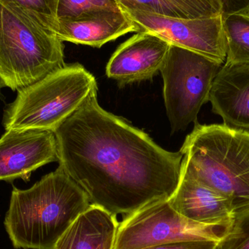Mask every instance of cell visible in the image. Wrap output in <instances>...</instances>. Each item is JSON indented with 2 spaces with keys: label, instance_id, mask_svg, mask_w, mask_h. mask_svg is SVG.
Returning a JSON list of instances; mask_svg holds the SVG:
<instances>
[{
  "label": "cell",
  "instance_id": "22",
  "mask_svg": "<svg viewBox=\"0 0 249 249\" xmlns=\"http://www.w3.org/2000/svg\"><path fill=\"white\" fill-rule=\"evenodd\" d=\"M6 87L5 84H4V81H3L1 77H0V90H1V89L3 88Z\"/></svg>",
  "mask_w": 249,
  "mask_h": 249
},
{
  "label": "cell",
  "instance_id": "7",
  "mask_svg": "<svg viewBox=\"0 0 249 249\" xmlns=\"http://www.w3.org/2000/svg\"><path fill=\"white\" fill-rule=\"evenodd\" d=\"M231 225L193 222L177 213L168 199H160L124 216L118 226L114 249H142L182 241L219 242Z\"/></svg>",
  "mask_w": 249,
  "mask_h": 249
},
{
  "label": "cell",
  "instance_id": "20",
  "mask_svg": "<svg viewBox=\"0 0 249 249\" xmlns=\"http://www.w3.org/2000/svg\"><path fill=\"white\" fill-rule=\"evenodd\" d=\"M218 243L213 241H182L160 244L142 249H216Z\"/></svg>",
  "mask_w": 249,
  "mask_h": 249
},
{
  "label": "cell",
  "instance_id": "19",
  "mask_svg": "<svg viewBox=\"0 0 249 249\" xmlns=\"http://www.w3.org/2000/svg\"><path fill=\"white\" fill-rule=\"evenodd\" d=\"M118 8L116 0H58L57 17L71 18L93 10Z\"/></svg>",
  "mask_w": 249,
  "mask_h": 249
},
{
  "label": "cell",
  "instance_id": "17",
  "mask_svg": "<svg viewBox=\"0 0 249 249\" xmlns=\"http://www.w3.org/2000/svg\"><path fill=\"white\" fill-rule=\"evenodd\" d=\"M0 4L22 13L56 32L58 0H0Z\"/></svg>",
  "mask_w": 249,
  "mask_h": 249
},
{
  "label": "cell",
  "instance_id": "1",
  "mask_svg": "<svg viewBox=\"0 0 249 249\" xmlns=\"http://www.w3.org/2000/svg\"><path fill=\"white\" fill-rule=\"evenodd\" d=\"M97 90L54 131L60 168L91 204L116 216L169 198L179 181L183 155L105 110Z\"/></svg>",
  "mask_w": 249,
  "mask_h": 249
},
{
  "label": "cell",
  "instance_id": "4",
  "mask_svg": "<svg viewBox=\"0 0 249 249\" xmlns=\"http://www.w3.org/2000/svg\"><path fill=\"white\" fill-rule=\"evenodd\" d=\"M55 32L0 4V77L13 90L26 89L65 67Z\"/></svg>",
  "mask_w": 249,
  "mask_h": 249
},
{
  "label": "cell",
  "instance_id": "11",
  "mask_svg": "<svg viewBox=\"0 0 249 249\" xmlns=\"http://www.w3.org/2000/svg\"><path fill=\"white\" fill-rule=\"evenodd\" d=\"M209 102L224 124L249 133V64L224 63L213 80Z\"/></svg>",
  "mask_w": 249,
  "mask_h": 249
},
{
  "label": "cell",
  "instance_id": "21",
  "mask_svg": "<svg viewBox=\"0 0 249 249\" xmlns=\"http://www.w3.org/2000/svg\"><path fill=\"white\" fill-rule=\"evenodd\" d=\"M222 16L249 13V0H218Z\"/></svg>",
  "mask_w": 249,
  "mask_h": 249
},
{
  "label": "cell",
  "instance_id": "12",
  "mask_svg": "<svg viewBox=\"0 0 249 249\" xmlns=\"http://www.w3.org/2000/svg\"><path fill=\"white\" fill-rule=\"evenodd\" d=\"M139 32L137 25L121 9H101L71 18L58 19L55 35L62 42L101 48L129 33Z\"/></svg>",
  "mask_w": 249,
  "mask_h": 249
},
{
  "label": "cell",
  "instance_id": "15",
  "mask_svg": "<svg viewBox=\"0 0 249 249\" xmlns=\"http://www.w3.org/2000/svg\"><path fill=\"white\" fill-rule=\"evenodd\" d=\"M118 6L167 17L194 19L221 14L218 0H116Z\"/></svg>",
  "mask_w": 249,
  "mask_h": 249
},
{
  "label": "cell",
  "instance_id": "16",
  "mask_svg": "<svg viewBox=\"0 0 249 249\" xmlns=\"http://www.w3.org/2000/svg\"><path fill=\"white\" fill-rule=\"evenodd\" d=\"M227 64H249V13L222 16Z\"/></svg>",
  "mask_w": 249,
  "mask_h": 249
},
{
  "label": "cell",
  "instance_id": "3",
  "mask_svg": "<svg viewBox=\"0 0 249 249\" xmlns=\"http://www.w3.org/2000/svg\"><path fill=\"white\" fill-rule=\"evenodd\" d=\"M181 173L222 194L234 213L249 208V133L196 123L180 149Z\"/></svg>",
  "mask_w": 249,
  "mask_h": 249
},
{
  "label": "cell",
  "instance_id": "10",
  "mask_svg": "<svg viewBox=\"0 0 249 249\" xmlns=\"http://www.w3.org/2000/svg\"><path fill=\"white\" fill-rule=\"evenodd\" d=\"M170 45L154 34L137 32L114 53L107 65V75L121 87L152 80L160 71Z\"/></svg>",
  "mask_w": 249,
  "mask_h": 249
},
{
  "label": "cell",
  "instance_id": "8",
  "mask_svg": "<svg viewBox=\"0 0 249 249\" xmlns=\"http://www.w3.org/2000/svg\"><path fill=\"white\" fill-rule=\"evenodd\" d=\"M137 25L139 32H149L219 64L226 60V44L222 15L184 19L119 7Z\"/></svg>",
  "mask_w": 249,
  "mask_h": 249
},
{
  "label": "cell",
  "instance_id": "2",
  "mask_svg": "<svg viewBox=\"0 0 249 249\" xmlns=\"http://www.w3.org/2000/svg\"><path fill=\"white\" fill-rule=\"evenodd\" d=\"M90 204L87 193L58 167L27 190L13 187L4 228L16 249H54Z\"/></svg>",
  "mask_w": 249,
  "mask_h": 249
},
{
  "label": "cell",
  "instance_id": "5",
  "mask_svg": "<svg viewBox=\"0 0 249 249\" xmlns=\"http://www.w3.org/2000/svg\"><path fill=\"white\" fill-rule=\"evenodd\" d=\"M97 87L96 78L80 64L66 65L35 84L18 91L4 110L6 130L55 131Z\"/></svg>",
  "mask_w": 249,
  "mask_h": 249
},
{
  "label": "cell",
  "instance_id": "6",
  "mask_svg": "<svg viewBox=\"0 0 249 249\" xmlns=\"http://www.w3.org/2000/svg\"><path fill=\"white\" fill-rule=\"evenodd\" d=\"M222 64L197 53L170 45L160 72L167 116L173 132L197 123L203 105L209 102L215 77Z\"/></svg>",
  "mask_w": 249,
  "mask_h": 249
},
{
  "label": "cell",
  "instance_id": "14",
  "mask_svg": "<svg viewBox=\"0 0 249 249\" xmlns=\"http://www.w3.org/2000/svg\"><path fill=\"white\" fill-rule=\"evenodd\" d=\"M118 226L116 215L90 204L61 235L54 249H114Z\"/></svg>",
  "mask_w": 249,
  "mask_h": 249
},
{
  "label": "cell",
  "instance_id": "18",
  "mask_svg": "<svg viewBox=\"0 0 249 249\" xmlns=\"http://www.w3.org/2000/svg\"><path fill=\"white\" fill-rule=\"evenodd\" d=\"M216 249H249V208L235 213L228 232Z\"/></svg>",
  "mask_w": 249,
  "mask_h": 249
},
{
  "label": "cell",
  "instance_id": "9",
  "mask_svg": "<svg viewBox=\"0 0 249 249\" xmlns=\"http://www.w3.org/2000/svg\"><path fill=\"white\" fill-rule=\"evenodd\" d=\"M58 161L54 132L9 130L0 138V181H29L39 167Z\"/></svg>",
  "mask_w": 249,
  "mask_h": 249
},
{
  "label": "cell",
  "instance_id": "13",
  "mask_svg": "<svg viewBox=\"0 0 249 249\" xmlns=\"http://www.w3.org/2000/svg\"><path fill=\"white\" fill-rule=\"evenodd\" d=\"M168 201L177 213L197 223L231 225L235 216L227 197L182 173Z\"/></svg>",
  "mask_w": 249,
  "mask_h": 249
}]
</instances>
